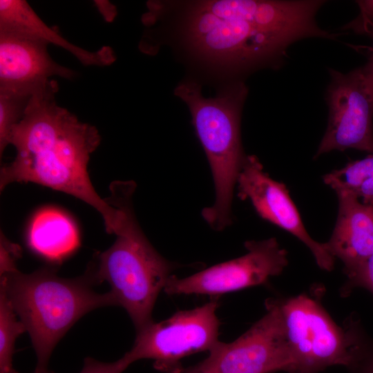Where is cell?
Segmentation results:
<instances>
[{"label":"cell","instance_id":"4","mask_svg":"<svg viewBox=\"0 0 373 373\" xmlns=\"http://www.w3.org/2000/svg\"><path fill=\"white\" fill-rule=\"evenodd\" d=\"M189 107L198 137L212 172L216 199L202 216L215 231L232 223L231 204L235 186L247 157L240 137V115L247 89L238 82L214 97L202 95L195 82H181L174 90Z\"/></svg>","mask_w":373,"mask_h":373},{"label":"cell","instance_id":"5","mask_svg":"<svg viewBox=\"0 0 373 373\" xmlns=\"http://www.w3.org/2000/svg\"><path fill=\"white\" fill-rule=\"evenodd\" d=\"M114 243L93 260L96 277L111 286L117 306L122 307L136 332L153 322L156 300L175 264L162 257L149 241L135 218L133 203Z\"/></svg>","mask_w":373,"mask_h":373},{"label":"cell","instance_id":"1","mask_svg":"<svg viewBox=\"0 0 373 373\" xmlns=\"http://www.w3.org/2000/svg\"><path fill=\"white\" fill-rule=\"evenodd\" d=\"M323 1L209 0L191 2L180 28L185 48L208 65L246 71L277 64L294 42L335 39L316 15Z\"/></svg>","mask_w":373,"mask_h":373},{"label":"cell","instance_id":"20","mask_svg":"<svg viewBox=\"0 0 373 373\" xmlns=\"http://www.w3.org/2000/svg\"><path fill=\"white\" fill-rule=\"evenodd\" d=\"M130 365L131 363L125 355L111 363L87 357L84 359L83 368L79 373H122Z\"/></svg>","mask_w":373,"mask_h":373},{"label":"cell","instance_id":"12","mask_svg":"<svg viewBox=\"0 0 373 373\" xmlns=\"http://www.w3.org/2000/svg\"><path fill=\"white\" fill-rule=\"evenodd\" d=\"M48 46L0 30V89L35 91L53 76L73 79L76 72L54 61Z\"/></svg>","mask_w":373,"mask_h":373},{"label":"cell","instance_id":"8","mask_svg":"<svg viewBox=\"0 0 373 373\" xmlns=\"http://www.w3.org/2000/svg\"><path fill=\"white\" fill-rule=\"evenodd\" d=\"M265 305L260 320L234 341H219L200 365L211 373L289 372L292 359L278 301Z\"/></svg>","mask_w":373,"mask_h":373},{"label":"cell","instance_id":"9","mask_svg":"<svg viewBox=\"0 0 373 373\" xmlns=\"http://www.w3.org/2000/svg\"><path fill=\"white\" fill-rule=\"evenodd\" d=\"M329 74L328 125L315 157L349 149L373 153V90L362 68Z\"/></svg>","mask_w":373,"mask_h":373},{"label":"cell","instance_id":"18","mask_svg":"<svg viewBox=\"0 0 373 373\" xmlns=\"http://www.w3.org/2000/svg\"><path fill=\"white\" fill-rule=\"evenodd\" d=\"M35 92L0 89L1 157L7 146L10 144L13 128L23 118L30 99Z\"/></svg>","mask_w":373,"mask_h":373},{"label":"cell","instance_id":"19","mask_svg":"<svg viewBox=\"0 0 373 373\" xmlns=\"http://www.w3.org/2000/svg\"><path fill=\"white\" fill-rule=\"evenodd\" d=\"M21 247L9 240L1 231L0 236V276L15 271L17 261L21 256Z\"/></svg>","mask_w":373,"mask_h":373},{"label":"cell","instance_id":"15","mask_svg":"<svg viewBox=\"0 0 373 373\" xmlns=\"http://www.w3.org/2000/svg\"><path fill=\"white\" fill-rule=\"evenodd\" d=\"M30 248L52 261H59L79 246L77 227L65 213L52 207L39 210L32 218L27 233Z\"/></svg>","mask_w":373,"mask_h":373},{"label":"cell","instance_id":"24","mask_svg":"<svg viewBox=\"0 0 373 373\" xmlns=\"http://www.w3.org/2000/svg\"><path fill=\"white\" fill-rule=\"evenodd\" d=\"M362 70L370 88L373 90V65L365 64L362 67Z\"/></svg>","mask_w":373,"mask_h":373},{"label":"cell","instance_id":"2","mask_svg":"<svg viewBox=\"0 0 373 373\" xmlns=\"http://www.w3.org/2000/svg\"><path fill=\"white\" fill-rule=\"evenodd\" d=\"M58 89L50 79L33 93L11 133L10 144L16 155L1 168L0 190L13 182H33L70 195L97 211L106 232L116 235L126 218V202L117 199L111 204L102 199L88 173L100 135L95 126L57 104Z\"/></svg>","mask_w":373,"mask_h":373},{"label":"cell","instance_id":"13","mask_svg":"<svg viewBox=\"0 0 373 373\" xmlns=\"http://www.w3.org/2000/svg\"><path fill=\"white\" fill-rule=\"evenodd\" d=\"M336 195L337 220L325 245L334 258L343 262L347 276L373 255V207L348 193Z\"/></svg>","mask_w":373,"mask_h":373},{"label":"cell","instance_id":"16","mask_svg":"<svg viewBox=\"0 0 373 373\" xmlns=\"http://www.w3.org/2000/svg\"><path fill=\"white\" fill-rule=\"evenodd\" d=\"M323 182L335 192L345 193L373 207V153L351 162L323 176Z\"/></svg>","mask_w":373,"mask_h":373},{"label":"cell","instance_id":"21","mask_svg":"<svg viewBox=\"0 0 373 373\" xmlns=\"http://www.w3.org/2000/svg\"><path fill=\"white\" fill-rule=\"evenodd\" d=\"M347 277V288L363 287L373 294V255Z\"/></svg>","mask_w":373,"mask_h":373},{"label":"cell","instance_id":"23","mask_svg":"<svg viewBox=\"0 0 373 373\" xmlns=\"http://www.w3.org/2000/svg\"><path fill=\"white\" fill-rule=\"evenodd\" d=\"M358 362L361 363L360 373H373V351L363 354Z\"/></svg>","mask_w":373,"mask_h":373},{"label":"cell","instance_id":"17","mask_svg":"<svg viewBox=\"0 0 373 373\" xmlns=\"http://www.w3.org/2000/svg\"><path fill=\"white\" fill-rule=\"evenodd\" d=\"M26 332L9 300L0 290V373H19L13 366L15 345Z\"/></svg>","mask_w":373,"mask_h":373},{"label":"cell","instance_id":"26","mask_svg":"<svg viewBox=\"0 0 373 373\" xmlns=\"http://www.w3.org/2000/svg\"><path fill=\"white\" fill-rule=\"evenodd\" d=\"M184 373H211L209 372L208 370L204 369L200 365V364H197L194 366L190 367L186 370H184Z\"/></svg>","mask_w":373,"mask_h":373},{"label":"cell","instance_id":"3","mask_svg":"<svg viewBox=\"0 0 373 373\" xmlns=\"http://www.w3.org/2000/svg\"><path fill=\"white\" fill-rule=\"evenodd\" d=\"M0 277V290L30 335L37 356L33 373H51L48 363L53 350L79 318L93 309L117 305L111 291L93 289L99 282L93 261L83 275L73 278L60 277L50 267Z\"/></svg>","mask_w":373,"mask_h":373},{"label":"cell","instance_id":"11","mask_svg":"<svg viewBox=\"0 0 373 373\" xmlns=\"http://www.w3.org/2000/svg\"><path fill=\"white\" fill-rule=\"evenodd\" d=\"M237 185L238 198L242 200H249L262 219L303 242L321 269L326 271L333 269L334 258L328 251L325 243L316 242L310 237L287 187L264 171L256 156L247 155Z\"/></svg>","mask_w":373,"mask_h":373},{"label":"cell","instance_id":"7","mask_svg":"<svg viewBox=\"0 0 373 373\" xmlns=\"http://www.w3.org/2000/svg\"><path fill=\"white\" fill-rule=\"evenodd\" d=\"M217 298L194 309L179 311L159 323L152 322L136 332L133 346L124 354L129 361H153L155 370L181 373V361L201 352H210L220 341Z\"/></svg>","mask_w":373,"mask_h":373},{"label":"cell","instance_id":"14","mask_svg":"<svg viewBox=\"0 0 373 373\" xmlns=\"http://www.w3.org/2000/svg\"><path fill=\"white\" fill-rule=\"evenodd\" d=\"M0 30L61 47L86 66H107L116 60L109 46L89 51L72 44L45 23L24 0H0Z\"/></svg>","mask_w":373,"mask_h":373},{"label":"cell","instance_id":"22","mask_svg":"<svg viewBox=\"0 0 373 373\" xmlns=\"http://www.w3.org/2000/svg\"><path fill=\"white\" fill-rule=\"evenodd\" d=\"M360 13L354 20L346 24L343 30H352L357 34H365L368 27L373 22V0L356 1Z\"/></svg>","mask_w":373,"mask_h":373},{"label":"cell","instance_id":"6","mask_svg":"<svg viewBox=\"0 0 373 373\" xmlns=\"http://www.w3.org/2000/svg\"><path fill=\"white\" fill-rule=\"evenodd\" d=\"M278 304L292 359L289 373L358 363L363 354L359 337L342 330L314 300L302 294Z\"/></svg>","mask_w":373,"mask_h":373},{"label":"cell","instance_id":"10","mask_svg":"<svg viewBox=\"0 0 373 373\" xmlns=\"http://www.w3.org/2000/svg\"><path fill=\"white\" fill-rule=\"evenodd\" d=\"M247 253L191 276H171L164 291L169 295L217 296L265 283L287 265V252L275 238L247 241Z\"/></svg>","mask_w":373,"mask_h":373},{"label":"cell","instance_id":"25","mask_svg":"<svg viewBox=\"0 0 373 373\" xmlns=\"http://www.w3.org/2000/svg\"><path fill=\"white\" fill-rule=\"evenodd\" d=\"M365 34L369 35L372 40V46L370 48V55L366 64L373 65V22L368 27Z\"/></svg>","mask_w":373,"mask_h":373}]
</instances>
